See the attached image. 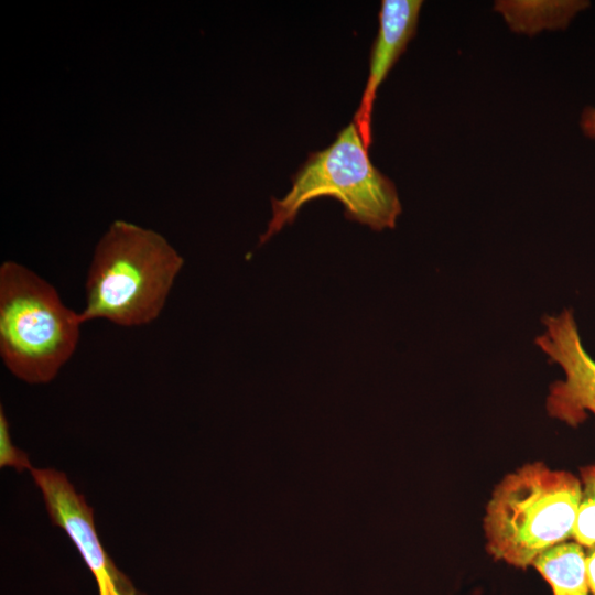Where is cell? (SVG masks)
Wrapping results in <instances>:
<instances>
[{
    "label": "cell",
    "instance_id": "cell-2",
    "mask_svg": "<svg viewBox=\"0 0 595 595\" xmlns=\"http://www.w3.org/2000/svg\"><path fill=\"white\" fill-rule=\"evenodd\" d=\"M581 500L580 478L543 462L507 474L486 505V550L517 569L532 566L548 550L573 540Z\"/></svg>",
    "mask_w": 595,
    "mask_h": 595
},
{
    "label": "cell",
    "instance_id": "cell-8",
    "mask_svg": "<svg viewBox=\"0 0 595 595\" xmlns=\"http://www.w3.org/2000/svg\"><path fill=\"white\" fill-rule=\"evenodd\" d=\"M550 585L552 595H592L585 567V548L575 541L541 554L532 565Z\"/></svg>",
    "mask_w": 595,
    "mask_h": 595
},
{
    "label": "cell",
    "instance_id": "cell-12",
    "mask_svg": "<svg viewBox=\"0 0 595 595\" xmlns=\"http://www.w3.org/2000/svg\"><path fill=\"white\" fill-rule=\"evenodd\" d=\"M585 567L591 594L595 595V545L585 549Z\"/></svg>",
    "mask_w": 595,
    "mask_h": 595
},
{
    "label": "cell",
    "instance_id": "cell-7",
    "mask_svg": "<svg viewBox=\"0 0 595 595\" xmlns=\"http://www.w3.org/2000/svg\"><path fill=\"white\" fill-rule=\"evenodd\" d=\"M421 0H383L379 29L369 56V73L354 122L365 147L371 144V116L377 90L390 69L404 53L418 28Z\"/></svg>",
    "mask_w": 595,
    "mask_h": 595
},
{
    "label": "cell",
    "instance_id": "cell-9",
    "mask_svg": "<svg viewBox=\"0 0 595 595\" xmlns=\"http://www.w3.org/2000/svg\"><path fill=\"white\" fill-rule=\"evenodd\" d=\"M581 500L573 541L587 549L595 545V464L580 468Z\"/></svg>",
    "mask_w": 595,
    "mask_h": 595
},
{
    "label": "cell",
    "instance_id": "cell-4",
    "mask_svg": "<svg viewBox=\"0 0 595 595\" xmlns=\"http://www.w3.org/2000/svg\"><path fill=\"white\" fill-rule=\"evenodd\" d=\"M56 289L12 260L0 266V356L28 383L52 381L75 353L83 325Z\"/></svg>",
    "mask_w": 595,
    "mask_h": 595
},
{
    "label": "cell",
    "instance_id": "cell-5",
    "mask_svg": "<svg viewBox=\"0 0 595 595\" xmlns=\"http://www.w3.org/2000/svg\"><path fill=\"white\" fill-rule=\"evenodd\" d=\"M542 332L536 345L563 371V379L549 387L545 399L548 414L576 428L595 416V360L585 349L572 309L542 318Z\"/></svg>",
    "mask_w": 595,
    "mask_h": 595
},
{
    "label": "cell",
    "instance_id": "cell-11",
    "mask_svg": "<svg viewBox=\"0 0 595 595\" xmlns=\"http://www.w3.org/2000/svg\"><path fill=\"white\" fill-rule=\"evenodd\" d=\"M580 126L585 137L595 139V107H586L582 111Z\"/></svg>",
    "mask_w": 595,
    "mask_h": 595
},
{
    "label": "cell",
    "instance_id": "cell-6",
    "mask_svg": "<svg viewBox=\"0 0 595 595\" xmlns=\"http://www.w3.org/2000/svg\"><path fill=\"white\" fill-rule=\"evenodd\" d=\"M30 472L43 494L52 523L62 528L77 548L95 576L99 595H139L104 549L95 528L94 509L66 475L53 468L32 467Z\"/></svg>",
    "mask_w": 595,
    "mask_h": 595
},
{
    "label": "cell",
    "instance_id": "cell-3",
    "mask_svg": "<svg viewBox=\"0 0 595 595\" xmlns=\"http://www.w3.org/2000/svg\"><path fill=\"white\" fill-rule=\"evenodd\" d=\"M291 180L288 194L271 199L272 217L260 245L291 225L306 203L322 196L338 199L347 219L376 231L393 229L402 213L394 183L370 161L354 121L327 148L310 153Z\"/></svg>",
    "mask_w": 595,
    "mask_h": 595
},
{
    "label": "cell",
    "instance_id": "cell-1",
    "mask_svg": "<svg viewBox=\"0 0 595 595\" xmlns=\"http://www.w3.org/2000/svg\"><path fill=\"white\" fill-rule=\"evenodd\" d=\"M184 266L161 234L115 220L97 242L85 282L83 323L105 320L122 327L155 321Z\"/></svg>",
    "mask_w": 595,
    "mask_h": 595
},
{
    "label": "cell",
    "instance_id": "cell-10",
    "mask_svg": "<svg viewBox=\"0 0 595 595\" xmlns=\"http://www.w3.org/2000/svg\"><path fill=\"white\" fill-rule=\"evenodd\" d=\"M0 467H13L19 473L32 468L29 456L12 444L2 405L0 407Z\"/></svg>",
    "mask_w": 595,
    "mask_h": 595
}]
</instances>
